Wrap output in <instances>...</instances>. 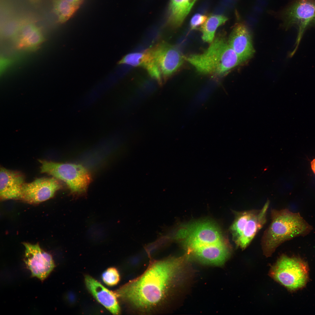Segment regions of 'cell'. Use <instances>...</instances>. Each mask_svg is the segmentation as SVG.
<instances>
[{
    "label": "cell",
    "mask_w": 315,
    "mask_h": 315,
    "mask_svg": "<svg viewBox=\"0 0 315 315\" xmlns=\"http://www.w3.org/2000/svg\"><path fill=\"white\" fill-rule=\"evenodd\" d=\"M85 281L87 288L96 299L111 313L118 314L120 308L114 292L109 290L89 276H86Z\"/></svg>",
    "instance_id": "obj_15"
},
{
    "label": "cell",
    "mask_w": 315,
    "mask_h": 315,
    "mask_svg": "<svg viewBox=\"0 0 315 315\" xmlns=\"http://www.w3.org/2000/svg\"><path fill=\"white\" fill-rule=\"evenodd\" d=\"M70 4L80 7L84 2V0H65Z\"/></svg>",
    "instance_id": "obj_23"
},
{
    "label": "cell",
    "mask_w": 315,
    "mask_h": 315,
    "mask_svg": "<svg viewBox=\"0 0 315 315\" xmlns=\"http://www.w3.org/2000/svg\"><path fill=\"white\" fill-rule=\"evenodd\" d=\"M134 67H141L146 70L150 76L161 84L162 79L160 72L148 49L142 52H134L124 56L118 62Z\"/></svg>",
    "instance_id": "obj_14"
},
{
    "label": "cell",
    "mask_w": 315,
    "mask_h": 315,
    "mask_svg": "<svg viewBox=\"0 0 315 315\" xmlns=\"http://www.w3.org/2000/svg\"><path fill=\"white\" fill-rule=\"evenodd\" d=\"M203 53L184 56L200 74L220 76L243 63L223 38L217 37Z\"/></svg>",
    "instance_id": "obj_3"
},
{
    "label": "cell",
    "mask_w": 315,
    "mask_h": 315,
    "mask_svg": "<svg viewBox=\"0 0 315 315\" xmlns=\"http://www.w3.org/2000/svg\"><path fill=\"white\" fill-rule=\"evenodd\" d=\"M207 18V16L205 15L198 13L195 14L190 21L191 29H195L200 26L201 27L204 23Z\"/></svg>",
    "instance_id": "obj_21"
},
{
    "label": "cell",
    "mask_w": 315,
    "mask_h": 315,
    "mask_svg": "<svg viewBox=\"0 0 315 315\" xmlns=\"http://www.w3.org/2000/svg\"><path fill=\"white\" fill-rule=\"evenodd\" d=\"M228 42L243 63L251 58L254 53L250 33L243 23H238L235 26Z\"/></svg>",
    "instance_id": "obj_12"
},
{
    "label": "cell",
    "mask_w": 315,
    "mask_h": 315,
    "mask_svg": "<svg viewBox=\"0 0 315 315\" xmlns=\"http://www.w3.org/2000/svg\"><path fill=\"white\" fill-rule=\"evenodd\" d=\"M270 203L268 200L260 209L235 211V219L230 229L237 247L245 249L265 224Z\"/></svg>",
    "instance_id": "obj_5"
},
{
    "label": "cell",
    "mask_w": 315,
    "mask_h": 315,
    "mask_svg": "<svg viewBox=\"0 0 315 315\" xmlns=\"http://www.w3.org/2000/svg\"><path fill=\"white\" fill-rule=\"evenodd\" d=\"M29 0L30 1L31 3H32L33 4H35V3H37L38 2H39V1H40L41 0Z\"/></svg>",
    "instance_id": "obj_25"
},
{
    "label": "cell",
    "mask_w": 315,
    "mask_h": 315,
    "mask_svg": "<svg viewBox=\"0 0 315 315\" xmlns=\"http://www.w3.org/2000/svg\"><path fill=\"white\" fill-rule=\"evenodd\" d=\"M181 258L151 262L145 272L114 292L138 312L150 313L167 302L182 264Z\"/></svg>",
    "instance_id": "obj_1"
},
{
    "label": "cell",
    "mask_w": 315,
    "mask_h": 315,
    "mask_svg": "<svg viewBox=\"0 0 315 315\" xmlns=\"http://www.w3.org/2000/svg\"><path fill=\"white\" fill-rule=\"evenodd\" d=\"M12 63L10 59L2 57L0 58V74H2Z\"/></svg>",
    "instance_id": "obj_22"
},
{
    "label": "cell",
    "mask_w": 315,
    "mask_h": 315,
    "mask_svg": "<svg viewBox=\"0 0 315 315\" xmlns=\"http://www.w3.org/2000/svg\"><path fill=\"white\" fill-rule=\"evenodd\" d=\"M271 222L264 231L261 245L263 254L270 256L282 243L296 237L304 236L312 230V227L299 213L287 209H273L271 212Z\"/></svg>",
    "instance_id": "obj_2"
},
{
    "label": "cell",
    "mask_w": 315,
    "mask_h": 315,
    "mask_svg": "<svg viewBox=\"0 0 315 315\" xmlns=\"http://www.w3.org/2000/svg\"><path fill=\"white\" fill-rule=\"evenodd\" d=\"M25 262L32 276L43 281L53 270L55 265L52 257L37 244L24 243Z\"/></svg>",
    "instance_id": "obj_10"
},
{
    "label": "cell",
    "mask_w": 315,
    "mask_h": 315,
    "mask_svg": "<svg viewBox=\"0 0 315 315\" xmlns=\"http://www.w3.org/2000/svg\"><path fill=\"white\" fill-rule=\"evenodd\" d=\"M308 273L307 266L302 260L283 255L271 267L269 275L288 289L293 290L305 285Z\"/></svg>",
    "instance_id": "obj_7"
},
{
    "label": "cell",
    "mask_w": 315,
    "mask_h": 315,
    "mask_svg": "<svg viewBox=\"0 0 315 315\" xmlns=\"http://www.w3.org/2000/svg\"><path fill=\"white\" fill-rule=\"evenodd\" d=\"M24 183L20 173L0 168V197L2 200L20 199L21 188Z\"/></svg>",
    "instance_id": "obj_13"
},
{
    "label": "cell",
    "mask_w": 315,
    "mask_h": 315,
    "mask_svg": "<svg viewBox=\"0 0 315 315\" xmlns=\"http://www.w3.org/2000/svg\"><path fill=\"white\" fill-rule=\"evenodd\" d=\"M283 16L286 29L295 26L298 29L295 47L292 52L294 54L305 31L315 27V0H292L284 11Z\"/></svg>",
    "instance_id": "obj_8"
},
{
    "label": "cell",
    "mask_w": 315,
    "mask_h": 315,
    "mask_svg": "<svg viewBox=\"0 0 315 315\" xmlns=\"http://www.w3.org/2000/svg\"><path fill=\"white\" fill-rule=\"evenodd\" d=\"M102 278L107 285L113 286L116 285L120 280V276L117 270L114 267L108 269L103 274Z\"/></svg>",
    "instance_id": "obj_20"
},
{
    "label": "cell",
    "mask_w": 315,
    "mask_h": 315,
    "mask_svg": "<svg viewBox=\"0 0 315 315\" xmlns=\"http://www.w3.org/2000/svg\"><path fill=\"white\" fill-rule=\"evenodd\" d=\"M228 20L226 16L221 15H213L209 16L200 27L202 38L205 42L211 43L214 39L215 33L217 28L225 23Z\"/></svg>",
    "instance_id": "obj_18"
},
{
    "label": "cell",
    "mask_w": 315,
    "mask_h": 315,
    "mask_svg": "<svg viewBox=\"0 0 315 315\" xmlns=\"http://www.w3.org/2000/svg\"><path fill=\"white\" fill-rule=\"evenodd\" d=\"M197 0H170L167 24L173 28L181 25Z\"/></svg>",
    "instance_id": "obj_17"
},
{
    "label": "cell",
    "mask_w": 315,
    "mask_h": 315,
    "mask_svg": "<svg viewBox=\"0 0 315 315\" xmlns=\"http://www.w3.org/2000/svg\"><path fill=\"white\" fill-rule=\"evenodd\" d=\"M41 171L65 182L72 194L81 195L85 193L90 182V175L81 165L62 163L42 160Z\"/></svg>",
    "instance_id": "obj_6"
},
{
    "label": "cell",
    "mask_w": 315,
    "mask_h": 315,
    "mask_svg": "<svg viewBox=\"0 0 315 315\" xmlns=\"http://www.w3.org/2000/svg\"><path fill=\"white\" fill-rule=\"evenodd\" d=\"M148 49L164 81L180 69L185 60L184 56L177 47L164 41Z\"/></svg>",
    "instance_id": "obj_9"
},
{
    "label": "cell",
    "mask_w": 315,
    "mask_h": 315,
    "mask_svg": "<svg viewBox=\"0 0 315 315\" xmlns=\"http://www.w3.org/2000/svg\"><path fill=\"white\" fill-rule=\"evenodd\" d=\"M311 166L312 170L315 174V159L311 162Z\"/></svg>",
    "instance_id": "obj_24"
},
{
    "label": "cell",
    "mask_w": 315,
    "mask_h": 315,
    "mask_svg": "<svg viewBox=\"0 0 315 315\" xmlns=\"http://www.w3.org/2000/svg\"><path fill=\"white\" fill-rule=\"evenodd\" d=\"M19 30L16 44L19 49L34 50L44 41L40 28L34 24H25Z\"/></svg>",
    "instance_id": "obj_16"
},
{
    "label": "cell",
    "mask_w": 315,
    "mask_h": 315,
    "mask_svg": "<svg viewBox=\"0 0 315 315\" xmlns=\"http://www.w3.org/2000/svg\"><path fill=\"white\" fill-rule=\"evenodd\" d=\"M54 177L37 178L22 186L20 199L31 204L39 203L52 197L60 188Z\"/></svg>",
    "instance_id": "obj_11"
},
{
    "label": "cell",
    "mask_w": 315,
    "mask_h": 315,
    "mask_svg": "<svg viewBox=\"0 0 315 315\" xmlns=\"http://www.w3.org/2000/svg\"><path fill=\"white\" fill-rule=\"evenodd\" d=\"M53 10L58 18V21L64 23L68 20L79 8L65 0H52Z\"/></svg>",
    "instance_id": "obj_19"
},
{
    "label": "cell",
    "mask_w": 315,
    "mask_h": 315,
    "mask_svg": "<svg viewBox=\"0 0 315 315\" xmlns=\"http://www.w3.org/2000/svg\"><path fill=\"white\" fill-rule=\"evenodd\" d=\"M175 237L192 254L228 242L218 227L209 221L194 222L182 226Z\"/></svg>",
    "instance_id": "obj_4"
}]
</instances>
